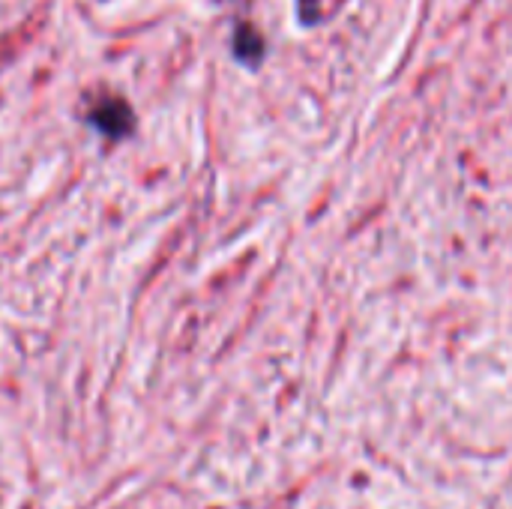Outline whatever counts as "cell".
<instances>
[{"label": "cell", "mask_w": 512, "mask_h": 509, "mask_svg": "<svg viewBox=\"0 0 512 509\" xmlns=\"http://www.w3.org/2000/svg\"><path fill=\"white\" fill-rule=\"evenodd\" d=\"M87 120H90V126H93L96 132H102V135L111 138V141H120V138L132 135V129H135V114H132L129 102L120 99V96H105V99H99V102L90 108Z\"/></svg>", "instance_id": "obj_1"}, {"label": "cell", "mask_w": 512, "mask_h": 509, "mask_svg": "<svg viewBox=\"0 0 512 509\" xmlns=\"http://www.w3.org/2000/svg\"><path fill=\"white\" fill-rule=\"evenodd\" d=\"M231 51L234 57L243 63V66H258L267 54V45H264V36L252 27V24H237L234 27V39H231Z\"/></svg>", "instance_id": "obj_2"}]
</instances>
